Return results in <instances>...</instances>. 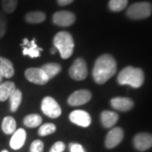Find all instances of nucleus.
<instances>
[{
	"label": "nucleus",
	"mask_w": 152,
	"mask_h": 152,
	"mask_svg": "<svg viewBox=\"0 0 152 152\" xmlns=\"http://www.w3.org/2000/svg\"><path fill=\"white\" fill-rule=\"evenodd\" d=\"M117 72V62L112 55L102 54L96 60L92 75L96 83L102 85Z\"/></svg>",
	"instance_id": "1"
},
{
	"label": "nucleus",
	"mask_w": 152,
	"mask_h": 152,
	"mask_svg": "<svg viewBox=\"0 0 152 152\" xmlns=\"http://www.w3.org/2000/svg\"><path fill=\"white\" fill-rule=\"evenodd\" d=\"M145 81V75L141 69L132 66L125 67L118 76V82L120 85H128L133 88H140Z\"/></svg>",
	"instance_id": "2"
},
{
	"label": "nucleus",
	"mask_w": 152,
	"mask_h": 152,
	"mask_svg": "<svg viewBox=\"0 0 152 152\" xmlns=\"http://www.w3.org/2000/svg\"><path fill=\"white\" fill-rule=\"evenodd\" d=\"M53 46L58 52L62 58H69L75 48V42L70 33L68 31H59L53 38Z\"/></svg>",
	"instance_id": "3"
},
{
	"label": "nucleus",
	"mask_w": 152,
	"mask_h": 152,
	"mask_svg": "<svg viewBox=\"0 0 152 152\" xmlns=\"http://www.w3.org/2000/svg\"><path fill=\"white\" fill-rule=\"evenodd\" d=\"M152 5L148 2L135 3L129 6L127 10V15L132 20L146 19L151 15Z\"/></svg>",
	"instance_id": "4"
},
{
	"label": "nucleus",
	"mask_w": 152,
	"mask_h": 152,
	"mask_svg": "<svg viewBox=\"0 0 152 152\" xmlns=\"http://www.w3.org/2000/svg\"><path fill=\"white\" fill-rule=\"evenodd\" d=\"M41 109L46 116L51 118H57L62 113L59 104L57 102L54 98L51 96H46L43 98V100L42 101Z\"/></svg>",
	"instance_id": "5"
},
{
	"label": "nucleus",
	"mask_w": 152,
	"mask_h": 152,
	"mask_svg": "<svg viewBox=\"0 0 152 152\" xmlns=\"http://www.w3.org/2000/svg\"><path fill=\"white\" fill-rule=\"evenodd\" d=\"M69 76L75 80H83L88 75V69L85 59L79 58L75 60L69 69Z\"/></svg>",
	"instance_id": "6"
},
{
	"label": "nucleus",
	"mask_w": 152,
	"mask_h": 152,
	"mask_svg": "<svg viewBox=\"0 0 152 152\" xmlns=\"http://www.w3.org/2000/svg\"><path fill=\"white\" fill-rule=\"evenodd\" d=\"M25 76L27 80L39 86H43L49 80L41 68H29L25 72Z\"/></svg>",
	"instance_id": "7"
},
{
	"label": "nucleus",
	"mask_w": 152,
	"mask_h": 152,
	"mask_svg": "<svg viewBox=\"0 0 152 152\" xmlns=\"http://www.w3.org/2000/svg\"><path fill=\"white\" fill-rule=\"evenodd\" d=\"M76 20L75 15L70 11L61 10L56 12L53 16V21L55 25L68 27L72 26Z\"/></svg>",
	"instance_id": "8"
},
{
	"label": "nucleus",
	"mask_w": 152,
	"mask_h": 152,
	"mask_svg": "<svg viewBox=\"0 0 152 152\" xmlns=\"http://www.w3.org/2000/svg\"><path fill=\"white\" fill-rule=\"evenodd\" d=\"M124 133L120 127L112 129L107 133L105 140V145L107 149H113L118 146L124 140Z\"/></svg>",
	"instance_id": "9"
},
{
	"label": "nucleus",
	"mask_w": 152,
	"mask_h": 152,
	"mask_svg": "<svg viewBox=\"0 0 152 152\" xmlns=\"http://www.w3.org/2000/svg\"><path fill=\"white\" fill-rule=\"evenodd\" d=\"M91 99V92L88 90H79L73 92L68 99V103L76 107L87 103Z\"/></svg>",
	"instance_id": "10"
},
{
	"label": "nucleus",
	"mask_w": 152,
	"mask_h": 152,
	"mask_svg": "<svg viewBox=\"0 0 152 152\" xmlns=\"http://www.w3.org/2000/svg\"><path fill=\"white\" fill-rule=\"evenodd\" d=\"M69 120L73 124L83 128L89 127L91 124V115L83 110H75L69 114Z\"/></svg>",
	"instance_id": "11"
},
{
	"label": "nucleus",
	"mask_w": 152,
	"mask_h": 152,
	"mask_svg": "<svg viewBox=\"0 0 152 152\" xmlns=\"http://www.w3.org/2000/svg\"><path fill=\"white\" fill-rule=\"evenodd\" d=\"M21 47L23 48L22 53L24 56H29L31 58H38L41 55V52L42 51V48H39L36 39L34 38L31 41H29L27 38H25L21 43Z\"/></svg>",
	"instance_id": "12"
},
{
	"label": "nucleus",
	"mask_w": 152,
	"mask_h": 152,
	"mask_svg": "<svg viewBox=\"0 0 152 152\" xmlns=\"http://www.w3.org/2000/svg\"><path fill=\"white\" fill-rule=\"evenodd\" d=\"M134 145L140 151H145L152 147V134L149 133H140L134 138Z\"/></svg>",
	"instance_id": "13"
},
{
	"label": "nucleus",
	"mask_w": 152,
	"mask_h": 152,
	"mask_svg": "<svg viewBox=\"0 0 152 152\" xmlns=\"http://www.w3.org/2000/svg\"><path fill=\"white\" fill-rule=\"evenodd\" d=\"M111 105L114 109L121 112H128L134 107V102L128 97H115L111 100Z\"/></svg>",
	"instance_id": "14"
},
{
	"label": "nucleus",
	"mask_w": 152,
	"mask_h": 152,
	"mask_svg": "<svg viewBox=\"0 0 152 152\" xmlns=\"http://www.w3.org/2000/svg\"><path fill=\"white\" fill-rule=\"evenodd\" d=\"M26 140V132L23 129H19L13 134L11 137L10 145L13 150H19L24 145Z\"/></svg>",
	"instance_id": "15"
},
{
	"label": "nucleus",
	"mask_w": 152,
	"mask_h": 152,
	"mask_svg": "<svg viewBox=\"0 0 152 152\" xmlns=\"http://www.w3.org/2000/svg\"><path fill=\"white\" fill-rule=\"evenodd\" d=\"M118 114L112 111H103L101 114V122L105 128L109 129L113 127L118 121Z\"/></svg>",
	"instance_id": "16"
},
{
	"label": "nucleus",
	"mask_w": 152,
	"mask_h": 152,
	"mask_svg": "<svg viewBox=\"0 0 152 152\" xmlns=\"http://www.w3.org/2000/svg\"><path fill=\"white\" fill-rule=\"evenodd\" d=\"M0 74L7 79H10L15 75V69L12 62L4 57H0Z\"/></svg>",
	"instance_id": "17"
},
{
	"label": "nucleus",
	"mask_w": 152,
	"mask_h": 152,
	"mask_svg": "<svg viewBox=\"0 0 152 152\" xmlns=\"http://www.w3.org/2000/svg\"><path fill=\"white\" fill-rule=\"evenodd\" d=\"M16 89L15 83L12 81H5L0 85V102L7 101L12 92Z\"/></svg>",
	"instance_id": "18"
},
{
	"label": "nucleus",
	"mask_w": 152,
	"mask_h": 152,
	"mask_svg": "<svg viewBox=\"0 0 152 152\" xmlns=\"http://www.w3.org/2000/svg\"><path fill=\"white\" fill-rule=\"evenodd\" d=\"M16 126L15 119L11 116H7L3 119L1 128L5 134H13L16 131Z\"/></svg>",
	"instance_id": "19"
},
{
	"label": "nucleus",
	"mask_w": 152,
	"mask_h": 152,
	"mask_svg": "<svg viewBox=\"0 0 152 152\" xmlns=\"http://www.w3.org/2000/svg\"><path fill=\"white\" fill-rule=\"evenodd\" d=\"M41 69L43 70L45 75L48 76L49 80H51L59 74L60 71L62 69V67L57 63H48V64H46L42 66Z\"/></svg>",
	"instance_id": "20"
},
{
	"label": "nucleus",
	"mask_w": 152,
	"mask_h": 152,
	"mask_svg": "<svg viewBox=\"0 0 152 152\" xmlns=\"http://www.w3.org/2000/svg\"><path fill=\"white\" fill-rule=\"evenodd\" d=\"M10 111L12 113H15L22 102V92L20 90L15 89L10 96Z\"/></svg>",
	"instance_id": "21"
},
{
	"label": "nucleus",
	"mask_w": 152,
	"mask_h": 152,
	"mask_svg": "<svg viewBox=\"0 0 152 152\" xmlns=\"http://www.w3.org/2000/svg\"><path fill=\"white\" fill-rule=\"evenodd\" d=\"M23 123L25 126H26L28 128H37V127L41 126L42 123V118L38 114H29L25 117Z\"/></svg>",
	"instance_id": "22"
},
{
	"label": "nucleus",
	"mask_w": 152,
	"mask_h": 152,
	"mask_svg": "<svg viewBox=\"0 0 152 152\" xmlns=\"http://www.w3.org/2000/svg\"><path fill=\"white\" fill-rule=\"evenodd\" d=\"M46 20V15L41 11L30 12L26 15V21L30 24H39Z\"/></svg>",
	"instance_id": "23"
},
{
	"label": "nucleus",
	"mask_w": 152,
	"mask_h": 152,
	"mask_svg": "<svg viewBox=\"0 0 152 152\" xmlns=\"http://www.w3.org/2000/svg\"><path fill=\"white\" fill-rule=\"evenodd\" d=\"M128 4V0H110L109 9L113 12H120L124 10Z\"/></svg>",
	"instance_id": "24"
},
{
	"label": "nucleus",
	"mask_w": 152,
	"mask_h": 152,
	"mask_svg": "<svg viewBox=\"0 0 152 152\" xmlns=\"http://www.w3.org/2000/svg\"><path fill=\"white\" fill-rule=\"evenodd\" d=\"M1 4L3 11L7 14H11L16 10L18 0H1Z\"/></svg>",
	"instance_id": "25"
},
{
	"label": "nucleus",
	"mask_w": 152,
	"mask_h": 152,
	"mask_svg": "<svg viewBox=\"0 0 152 152\" xmlns=\"http://www.w3.org/2000/svg\"><path fill=\"white\" fill-rule=\"evenodd\" d=\"M57 129L56 126L53 124L48 123V124H44L41 125V127L38 129V134L40 136H47L49 134H53Z\"/></svg>",
	"instance_id": "26"
},
{
	"label": "nucleus",
	"mask_w": 152,
	"mask_h": 152,
	"mask_svg": "<svg viewBox=\"0 0 152 152\" xmlns=\"http://www.w3.org/2000/svg\"><path fill=\"white\" fill-rule=\"evenodd\" d=\"M8 26V20L4 11H0V38H3L5 35Z\"/></svg>",
	"instance_id": "27"
},
{
	"label": "nucleus",
	"mask_w": 152,
	"mask_h": 152,
	"mask_svg": "<svg viewBox=\"0 0 152 152\" xmlns=\"http://www.w3.org/2000/svg\"><path fill=\"white\" fill-rule=\"evenodd\" d=\"M44 144L43 142L40 140H36L31 143L30 147L31 152H43Z\"/></svg>",
	"instance_id": "28"
},
{
	"label": "nucleus",
	"mask_w": 152,
	"mask_h": 152,
	"mask_svg": "<svg viewBox=\"0 0 152 152\" xmlns=\"http://www.w3.org/2000/svg\"><path fill=\"white\" fill-rule=\"evenodd\" d=\"M65 150V145L62 141H58L52 146L49 152H64Z\"/></svg>",
	"instance_id": "29"
},
{
	"label": "nucleus",
	"mask_w": 152,
	"mask_h": 152,
	"mask_svg": "<svg viewBox=\"0 0 152 152\" xmlns=\"http://www.w3.org/2000/svg\"><path fill=\"white\" fill-rule=\"evenodd\" d=\"M69 150H70V152H86L85 148L82 146L80 144H78V143H70Z\"/></svg>",
	"instance_id": "30"
},
{
	"label": "nucleus",
	"mask_w": 152,
	"mask_h": 152,
	"mask_svg": "<svg viewBox=\"0 0 152 152\" xmlns=\"http://www.w3.org/2000/svg\"><path fill=\"white\" fill-rule=\"evenodd\" d=\"M57 1H58V4L61 6L68 5L74 2V0H57Z\"/></svg>",
	"instance_id": "31"
},
{
	"label": "nucleus",
	"mask_w": 152,
	"mask_h": 152,
	"mask_svg": "<svg viewBox=\"0 0 152 152\" xmlns=\"http://www.w3.org/2000/svg\"><path fill=\"white\" fill-rule=\"evenodd\" d=\"M56 51H57V49L55 48L54 47H53V48H52L51 50H50V52H51V53H52V54H54V53H56Z\"/></svg>",
	"instance_id": "32"
},
{
	"label": "nucleus",
	"mask_w": 152,
	"mask_h": 152,
	"mask_svg": "<svg viewBox=\"0 0 152 152\" xmlns=\"http://www.w3.org/2000/svg\"><path fill=\"white\" fill-rule=\"evenodd\" d=\"M3 78H4V77H3V76H2V75L0 74V85L2 84V80H3Z\"/></svg>",
	"instance_id": "33"
},
{
	"label": "nucleus",
	"mask_w": 152,
	"mask_h": 152,
	"mask_svg": "<svg viewBox=\"0 0 152 152\" xmlns=\"http://www.w3.org/2000/svg\"><path fill=\"white\" fill-rule=\"evenodd\" d=\"M1 152H10V151H8L7 150H4V151H1Z\"/></svg>",
	"instance_id": "34"
}]
</instances>
